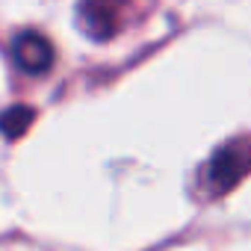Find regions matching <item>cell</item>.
I'll return each instance as SVG.
<instances>
[{"instance_id": "3957f363", "label": "cell", "mask_w": 251, "mask_h": 251, "mask_svg": "<svg viewBox=\"0 0 251 251\" xmlns=\"http://www.w3.org/2000/svg\"><path fill=\"white\" fill-rule=\"evenodd\" d=\"M12 56L18 62L21 71L27 74H45L50 71L53 65V45L42 36V33H33V30H24L12 39Z\"/></svg>"}, {"instance_id": "6da1fadb", "label": "cell", "mask_w": 251, "mask_h": 251, "mask_svg": "<svg viewBox=\"0 0 251 251\" xmlns=\"http://www.w3.org/2000/svg\"><path fill=\"white\" fill-rule=\"evenodd\" d=\"M248 172H251V136H236L213 151L204 180L213 195H222L230 192Z\"/></svg>"}, {"instance_id": "277c9868", "label": "cell", "mask_w": 251, "mask_h": 251, "mask_svg": "<svg viewBox=\"0 0 251 251\" xmlns=\"http://www.w3.org/2000/svg\"><path fill=\"white\" fill-rule=\"evenodd\" d=\"M33 121H36V112L30 106H24V103L9 106V109L0 112V133H3L6 139H21Z\"/></svg>"}, {"instance_id": "7a4b0ae2", "label": "cell", "mask_w": 251, "mask_h": 251, "mask_svg": "<svg viewBox=\"0 0 251 251\" xmlns=\"http://www.w3.org/2000/svg\"><path fill=\"white\" fill-rule=\"evenodd\" d=\"M121 21H124L121 0H83L80 3V30L95 42L112 39L121 30Z\"/></svg>"}]
</instances>
